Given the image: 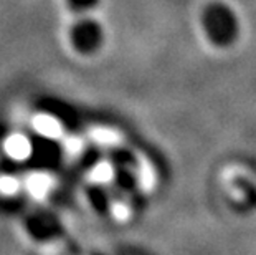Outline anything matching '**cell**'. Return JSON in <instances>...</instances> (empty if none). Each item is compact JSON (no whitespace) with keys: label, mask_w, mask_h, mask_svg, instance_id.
Instances as JSON below:
<instances>
[{"label":"cell","mask_w":256,"mask_h":255,"mask_svg":"<svg viewBox=\"0 0 256 255\" xmlns=\"http://www.w3.org/2000/svg\"><path fill=\"white\" fill-rule=\"evenodd\" d=\"M206 30L212 40L218 45H228L238 35V20L235 14L225 5H214L206 12Z\"/></svg>","instance_id":"cell-1"}]
</instances>
